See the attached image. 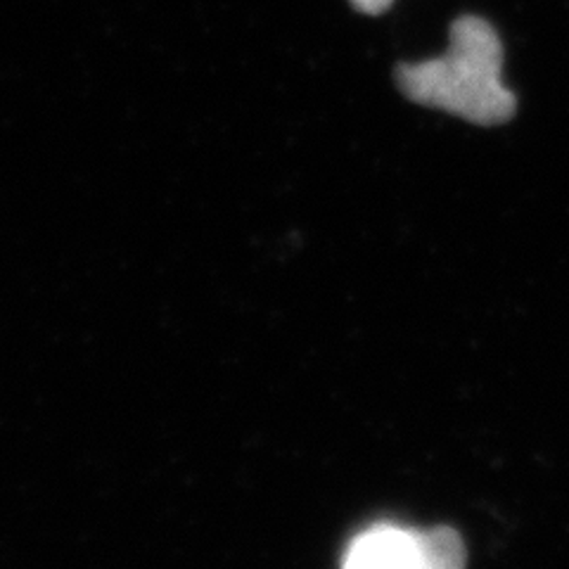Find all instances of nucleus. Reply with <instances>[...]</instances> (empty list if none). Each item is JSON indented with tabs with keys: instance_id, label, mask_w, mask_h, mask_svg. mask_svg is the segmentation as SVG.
<instances>
[{
	"instance_id": "f257e3e1",
	"label": "nucleus",
	"mask_w": 569,
	"mask_h": 569,
	"mask_svg": "<svg viewBox=\"0 0 569 569\" xmlns=\"http://www.w3.org/2000/svg\"><path fill=\"white\" fill-rule=\"evenodd\" d=\"M449 50L435 60L397 64L395 83L403 98L475 127H501L515 119L518 98L501 79L506 50L498 31L485 17L460 14L449 27Z\"/></svg>"
},
{
	"instance_id": "f03ea898",
	"label": "nucleus",
	"mask_w": 569,
	"mask_h": 569,
	"mask_svg": "<svg viewBox=\"0 0 569 569\" xmlns=\"http://www.w3.org/2000/svg\"><path fill=\"white\" fill-rule=\"evenodd\" d=\"M466 565H468V546L462 541V537H458L425 569H466Z\"/></svg>"
},
{
	"instance_id": "7ed1b4c3",
	"label": "nucleus",
	"mask_w": 569,
	"mask_h": 569,
	"mask_svg": "<svg viewBox=\"0 0 569 569\" xmlns=\"http://www.w3.org/2000/svg\"><path fill=\"white\" fill-rule=\"evenodd\" d=\"M349 6L368 17H380L385 14L391 6H395V0H349Z\"/></svg>"
}]
</instances>
